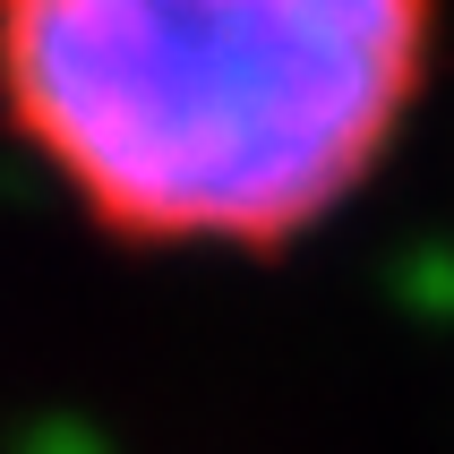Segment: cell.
I'll list each match as a JSON object with an SVG mask.
<instances>
[{"label": "cell", "instance_id": "6da1fadb", "mask_svg": "<svg viewBox=\"0 0 454 454\" xmlns=\"http://www.w3.org/2000/svg\"><path fill=\"white\" fill-rule=\"evenodd\" d=\"M437 0H0V121L137 249H292L403 146Z\"/></svg>", "mask_w": 454, "mask_h": 454}]
</instances>
